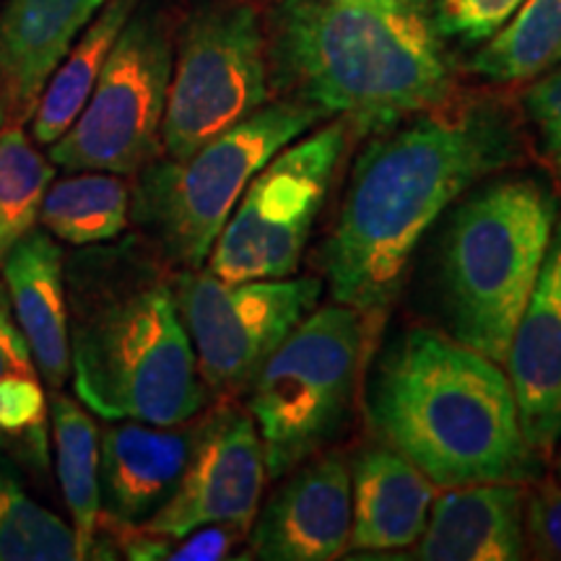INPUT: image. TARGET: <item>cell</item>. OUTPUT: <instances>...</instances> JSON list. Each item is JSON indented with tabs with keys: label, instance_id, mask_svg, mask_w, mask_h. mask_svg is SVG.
Listing matches in <instances>:
<instances>
[{
	"label": "cell",
	"instance_id": "obj_11",
	"mask_svg": "<svg viewBox=\"0 0 561 561\" xmlns=\"http://www.w3.org/2000/svg\"><path fill=\"white\" fill-rule=\"evenodd\" d=\"M172 291L208 392L231 398L248 390L278 343L318 307L322 280H224L208 268H182Z\"/></svg>",
	"mask_w": 561,
	"mask_h": 561
},
{
	"label": "cell",
	"instance_id": "obj_33",
	"mask_svg": "<svg viewBox=\"0 0 561 561\" xmlns=\"http://www.w3.org/2000/svg\"><path fill=\"white\" fill-rule=\"evenodd\" d=\"M364 3H392V0H364Z\"/></svg>",
	"mask_w": 561,
	"mask_h": 561
},
{
	"label": "cell",
	"instance_id": "obj_20",
	"mask_svg": "<svg viewBox=\"0 0 561 561\" xmlns=\"http://www.w3.org/2000/svg\"><path fill=\"white\" fill-rule=\"evenodd\" d=\"M0 453L34 471L50 466V405L42 375L0 289Z\"/></svg>",
	"mask_w": 561,
	"mask_h": 561
},
{
	"label": "cell",
	"instance_id": "obj_25",
	"mask_svg": "<svg viewBox=\"0 0 561 561\" xmlns=\"http://www.w3.org/2000/svg\"><path fill=\"white\" fill-rule=\"evenodd\" d=\"M53 178L55 164L42 157L21 123H5L0 130V265L13 244L37 227Z\"/></svg>",
	"mask_w": 561,
	"mask_h": 561
},
{
	"label": "cell",
	"instance_id": "obj_19",
	"mask_svg": "<svg viewBox=\"0 0 561 561\" xmlns=\"http://www.w3.org/2000/svg\"><path fill=\"white\" fill-rule=\"evenodd\" d=\"M434 483L390 445H371L351 466V551H403L419 541Z\"/></svg>",
	"mask_w": 561,
	"mask_h": 561
},
{
	"label": "cell",
	"instance_id": "obj_18",
	"mask_svg": "<svg viewBox=\"0 0 561 561\" xmlns=\"http://www.w3.org/2000/svg\"><path fill=\"white\" fill-rule=\"evenodd\" d=\"M3 291L42 380L60 390L70 375L66 255L50 231L34 227L13 244L3 265Z\"/></svg>",
	"mask_w": 561,
	"mask_h": 561
},
{
	"label": "cell",
	"instance_id": "obj_15",
	"mask_svg": "<svg viewBox=\"0 0 561 561\" xmlns=\"http://www.w3.org/2000/svg\"><path fill=\"white\" fill-rule=\"evenodd\" d=\"M195 419L149 424L121 419L100 432L102 515L123 528H138L164 507L185 471Z\"/></svg>",
	"mask_w": 561,
	"mask_h": 561
},
{
	"label": "cell",
	"instance_id": "obj_7",
	"mask_svg": "<svg viewBox=\"0 0 561 561\" xmlns=\"http://www.w3.org/2000/svg\"><path fill=\"white\" fill-rule=\"evenodd\" d=\"M367 320L339 301L314 307L257 369L248 413L261 434L268 479H284L346 430L367 351Z\"/></svg>",
	"mask_w": 561,
	"mask_h": 561
},
{
	"label": "cell",
	"instance_id": "obj_6",
	"mask_svg": "<svg viewBox=\"0 0 561 561\" xmlns=\"http://www.w3.org/2000/svg\"><path fill=\"white\" fill-rule=\"evenodd\" d=\"M320 117L312 104L286 96L265 102L187 157L153 159L130 191V219L164 261L201 268L252 178Z\"/></svg>",
	"mask_w": 561,
	"mask_h": 561
},
{
	"label": "cell",
	"instance_id": "obj_8",
	"mask_svg": "<svg viewBox=\"0 0 561 561\" xmlns=\"http://www.w3.org/2000/svg\"><path fill=\"white\" fill-rule=\"evenodd\" d=\"M174 47L159 13H130L100 81L76 123L50 144V161L68 172L138 174L161 157V123Z\"/></svg>",
	"mask_w": 561,
	"mask_h": 561
},
{
	"label": "cell",
	"instance_id": "obj_4",
	"mask_svg": "<svg viewBox=\"0 0 561 561\" xmlns=\"http://www.w3.org/2000/svg\"><path fill=\"white\" fill-rule=\"evenodd\" d=\"M70 375L76 398L107 421L182 424L206 405L172 278L130 248L66 263Z\"/></svg>",
	"mask_w": 561,
	"mask_h": 561
},
{
	"label": "cell",
	"instance_id": "obj_30",
	"mask_svg": "<svg viewBox=\"0 0 561 561\" xmlns=\"http://www.w3.org/2000/svg\"><path fill=\"white\" fill-rule=\"evenodd\" d=\"M242 536L240 528L231 525H206L187 536L164 538L159 536L157 559H174V561H210V559H227L231 546Z\"/></svg>",
	"mask_w": 561,
	"mask_h": 561
},
{
	"label": "cell",
	"instance_id": "obj_17",
	"mask_svg": "<svg viewBox=\"0 0 561 561\" xmlns=\"http://www.w3.org/2000/svg\"><path fill=\"white\" fill-rule=\"evenodd\" d=\"M107 0H5L0 11V107L32 121L42 89Z\"/></svg>",
	"mask_w": 561,
	"mask_h": 561
},
{
	"label": "cell",
	"instance_id": "obj_12",
	"mask_svg": "<svg viewBox=\"0 0 561 561\" xmlns=\"http://www.w3.org/2000/svg\"><path fill=\"white\" fill-rule=\"evenodd\" d=\"M268 479L261 434L250 413L210 411L195 421V437L182 479L157 515L136 530L180 538L206 525L250 530Z\"/></svg>",
	"mask_w": 561,
	"mask_h": 561
},
{
	"label": "cell",
	"instance_id": "obj_1",
	"mask_svg": "<svg viewBox=\"0 0 561 561\" xmlns=\"http://www.w3.org/2000/svg\"><path fill=\"white\" fill-rule=\"evenodd\" d=\"M523 157L496 102H442L385 128L356 159L325 244L333 301L377 318L401 291L413 252L447 208Z\"/></svg>",
	"mask_w": 561,
	"mask_h": 561
},
{
	"label": "cell",
	"instance_id": "obj_21",
	"mask_svg": "<svg viewBox=\"0 0 561 561\" xmlns=\"http://www.w3.org/2000/svg\"><path fill=\"white\" fill-rule=\"evenodd\" d=\"M138 0H107L102 11L89 21V26L76 37L70 50L42 89L37 107L32 112V138L37 144H55L76 123L87 107L100 73L107 62L112 45L121 37Z\"/></svg>",
	"mask_w": 561,
	"mask_h": 561
},
{
	"label": "cell",
	"instance_id": "obj_9",
	"mask_svg": "<svg viewBox=\"0 0 561 561\" xmlns=\"http://www.w3.org/2000/svg\"><path fill=\"white\" fill-rule=\"evenodd\" d=\"M268 39L250 3H208L185 21L161 123V157L182 159L268 102Z\"/></svg>",
	"mask_w": 561,
	"mask_h": 561
},
{
	"label": "cell",
	"instance_id": "obj_23",
	"mask_svg": "<svg viewBox=\"0 0 561 561\" xmlns=\"http://www.w3.org/2000/svg\"><path fill=\"white\" fill-rule=\"evenodd\" d=\"M37 224L73 248L107 244L130 224V185L115 172H73L50 182Z\"/></svg>",
	"mask_w": 561,
	"mask_h": 561
},
{
	"label": "cell",
	"instance_id": "obj_31",
	"mask_svg": "<svg viewBox=\"0 0 561 561\" xmlns=\"http://www.w3.org/2000/svg\"><path fill=\"white\" fill-rule=\"evenodd\" d=\"M5 123H9V115H5V110L0 107V130H3V125H5Z\"/></svg>",
	"mask_w": 561,
	"mask_h": 561
},
{
	"label": "cell",
	"instance_id": "obj_13",
	"mask_svg": "<svg viewBox=\"0 0 561 561\" xmlns=\"http://www.w3.org/2000/svg\"><path fill=\"white\" fill-rule=\"evenodd\" d=\"M250 525L261 561H328L348 549L351 466L341 453L314 455L284 476Z\"/></svg>",
	"mask_w": 561,
	"mask_h": 561
},
{
	"label": "cell",
	"instance_id": "obj_27",
	"mask_svg": "<svg viewBox=\"0 0 561 561\" xmlns=\"http://www.w3.org/2000/svg\"><path fill=\"white\" fill-rule=\"evenodd\" d=\"M525 0H416L439 39L462 45L486 42Z\"/></svg>",
	"mask_w": 561,
	"mask_h": 561
},
{
	"label": "cell",
	"instance_id": "obj_24",
	"mask_svg": "<svg viewBox=\"0 0 561 561\" xmlns=\"http://www.w3.org/2000/svg\"><path fill=\"white\" fill-rule=\"evenodd\" d=\"M561 62V0H525L483 42L471 70L496 83L528 81Z\"/></svg>",
	"mask_w": 561,
	"mask_h": 561
},
{
	"label": "cell",
	"instance_id": "obj_2",
	"mask_svg": "<svg viewBox=\"0 0 561 561\" xmlns=\"http://www.w3.org/2000/svg\"><path fill=\"white\" fill-rule=\"evenodd\" d=\"M367 413L377 437L434 489L528 483L541 471L507 371L453 335L430 328L398 335L369 380Z\"/></svg>",
	"mask_w": 561,
	"mask_h": 561
},
{
	"label": "cell",
	"instance_id": "obj_28",
	"mask_svg": "<svg viewBox=\"0 0 561 561\" xmlns=\"http://www.w3.org/2000/svg\"><path fill=\"white\" fill-rule=\"evenodd\" d=\"M525 541L533 557L561 561V486L543 483L525 500Z\"/></svg>",
	"mask_w": 561,
	"mask_h": 561
},
{
	"label": "cell",
	"instance_id": "obj_14",
	"mask_svg": "<svg viewBox=\"0 0 561 561\" xmlns=\"http://www.w3.org/2000/svg\"><path fill=\"white\" fill-rule=\"evenodd\" d=\"M504 371L515 390L525 439L538 458H549L561 439V219L512 333Z\"/></svg>",
	"mask_w": 561,
	"mask_h": 561
},
{
	"label": "cell",
	"instance_id": "obj_16",
	"mask_svg": "<svg viewBox=\"0 0 561 561\" xmlns=\"http://www.w3.org/2000/svg\"><path fill=\"white\" fill-rule=\"evenodd\" d=\"M523 483L489 481L445 489L434 496L413 559L421 561H517L525 541Z\"/></svg>",
	"mask_w": 561,
	"mask_h": 561
},
{
	"label": "cell",
	"instance_id": "obj_22",
	"mask_svg": "<svg viewBox=\"0 0 561 561\" xmlns=\"http://www.w3.org/2000/svg\"><path fill=\"white\" fill-rule=\"evenodd\" d=\"M50 432L58 481L79 541V553L81 559H94L96 533L102 523L100 426L73 398L53 390Z\"/></svg>",
	"mask_w": 561,
	"mask_h": 561
},
{
	"label": "cell",
	"instance_id": "obj_29",
	"mask_svg": "<svg viewBox=\"0 0 561 561\" xmlns=\"http://www.w3.org/2000/svg\"><path fill=\"white\" fill-rule=\"evenodd\" d=\"M525 112L541 136L546 157L561 172V68L546 73L523 96Z\"/></svg>",
	"mask_w": 561,
	"mask_h": 561
},
{
	"label": "cell",
	"instance_id": "obj_5",
	"mask_svg": "<svg viewBox=\"0 0 561 561\" xmlns=\"http://www.w3.org/2000/svg\"><path fill=\"white\" fill-rule=\"evenodd\" d=\"M557 221V195L530 174L491 180L450 210L439 286L455 341L504 364Z\"/></svg>",
	"mask_w": 561,
	"mask_h": 561
},
{
	"label": "cell",
	"instance_id": "obj_10",
	"mask_svg": "<svg viewBox=\"0 0 561 561\" xmlns=\"http://www.w3.org/2000/svg\"><path fill=\"white\" fill-rule=\"evenodd\" d=\"M348 130L341 117L291 140L252 178L208 252L210 273L224 280H257L286 278L299 268Z\"/></svg>",
	"mask_w": 561,
	"mask_h": 561
},
{
	"label": "cell",
	"instance_id": "obj_26",
	"mask_svg": "<svg viewBox=\"0 0 561 561\" xmlns=\"http://www.w3.org/2000/svg\"><path fill=\"white\" fill-rule=\"evenodd\" d=\"M73 525L34 502L0 462V561H79Z\"/></svg>",
	"mask_w": 561,
	"mask_h": 561
},
{
	"label": "cell",
	"instance_id": "obj_3",
	"mask_svg": "<svg viewBox=\"0 0 561 561\" xmlns=\"http://www.w3.org/2000/svg\"><path fill=\"white\" fill-rule=\"evenodd\" d=\"M268 62L291 100L380 133L450 100L453 66L416 0H276Z\"/></svg>",
	"mask_w": 561,
	"mask_h": 561
},
{
	"label": "cell",
	"instance_id": "obj_32",
	"mask_svg": "<svg viewBox=\"0 0 561 561\" xmlns=\"http://www.w3.org/2000/svg\"><path fill=\"white\" fill-rule=\"evenodd\" d=\"M557 476H559V481H561V450H559V458H557Z\"/></svg>",
	"mask_w": 561,
	"mask_h": 561
}]
</instances>
